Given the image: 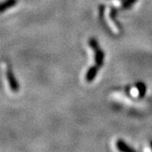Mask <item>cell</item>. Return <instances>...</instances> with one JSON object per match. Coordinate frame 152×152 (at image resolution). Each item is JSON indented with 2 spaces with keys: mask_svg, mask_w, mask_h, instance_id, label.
<instances>
[{
  "mask_svg": "<svg viewBox=\"0 0 152 152\" xmlns=\"http://www.w3.org/2000/svg\"><path fill=\"white\" fill-rule=\"evenodd\" d=\"M89 45L91 48H92V49L94 50V53H95V65L91 67L88 70L86 76L87 81L91 82L95 79L97 71L99 70V69L101 68V66L103 64L104 53L101 50V48H99L97 42L95 39H91L89 42Z\"/></svg>",
  "mask_w": 152,
  "mask_h": 152,
  "instance_id": "obj_1",
  "label": "cell"
},
{
  "mask_svg": "<svg viewBox=\"0 0 152 152\" xmlns=\"http://www.w3.org/2000/svg\"><path fill=\"white\" fill-rule=\"evenodd\" d=\"M7 77H8V80H9V82H10V84L11 88H12V90L13 91H17L18 90V84H17L16 80H15V77H14V75H13V73H12V70H11V69L9 67L8 68V69H7Z\"/></svg>",
  "mask_w": 152,
  "mask_h": 152,
  "instance_id": "obj_2",
  "label": "cell"
},
{
  "mask_svg": "<svg viewBox=\"0 0 152 152\" xmlns=\"http://www.w3.org/2000/svg\"><path fill=\"white\" fill-rule=\"evenodd\" d=\"M17 0H7L5 2L2 3L0 4V13L1 12H4L6 10H8L9 8H11L16 4Z\"/></svg>",
  "mask_w": 152,
  "mask_h": 152,
  "instance_id": "obj_3",
  "label": "cell"
},
{
  "mask_svg": "<svg viewBox=\"0 0 152 152\" xmlns=\"http://www.w3.org/2000/svg\"><path fill=\"white\" fill-rule=\"evenodd\" d=\"M117 146H118V149L119 150V151H134V150L133 149H131L129 147L127 146V145L124 144L123 141H118L117 143Z\"/></svg>",
  "mask_w": 152,
  "mask_h": 152,
  "instance_id": "obj_4",
  "label": "cell"
}]
</instances>
